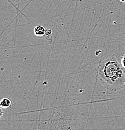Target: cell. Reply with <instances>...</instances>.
Instances as JSON below:
<instances>
[{
	"label": "cell",
	"instance_id": "6da1fadb",
	"mask_svg": "<svg viewBox=\"0 0 125 130\" xmlns=\"http://www.w3.org/2000/svg\"><path fill=\"white\" fill-rule=\"evenodd\" d=\"M97 77L102 85L111 91H118L125 87V71L113 55L102 58Z\"/></svg>",
	"mask_w": 125,
	"mask_h": 130
},
{
	"label": "cell",
	"instance_id": "3957f363",
	"mask_svg": "<svg viewBox=\"0 0 125 130\" xmlns=\"http://www.w3.org/2000/svg\"><path fill=\"white\" fill-rule=\"evenodd\" d=\"M12 101L10 99L8 98H4L2 99L0 103V106L1 108H4V109H7L9 108L11 106Z\"/></svg>",
	"mask_w": 125,
	"mask_h": 130
},
{
	"label": "cell",
	"instance_id": "277c9868",
	"mask_svg": "<svg viewBox=\"0 0 125 130\" xmlns=\"http://www.w3.org/2000/svg\"><path fill=\"white\" fill-rule=\"evenodd\" d=\"M121 64L122 67L125 70V55H124L122 57L121 60Z\"/></svg>",
	"mask_w": 125,
	"mask_h": 130
},
{
	"label": "cell",
	"instance_id": "7a4b0ae2",
	"mask_svg": "<svg viewBox=\"0 0 125 130\" xmlns=\"http://www.w3.org/2000/svg\"><path fill=\"white\" fill-rule=\"evenodd\" d=\"M47 29L42 25H37L34 28V34L36 36H45Z\"/></svg>",
	"mask_w": 125,
	"mask_h": 130
},
{
	"label": "cell",
	"instance_id": "5b68a950",
	"mask_svg": "<svg viewBox=\"0 0 125 130\" xmlns=\"http://www.w3.org/2000/svg\"><path fill=\"white\" fill-rule=\"evenodd\" d=\"M121 1V2H125V0H120Z\"/></svg>",
	"mask_w": 125,
	"mask_h": 130
}]
</instances>
